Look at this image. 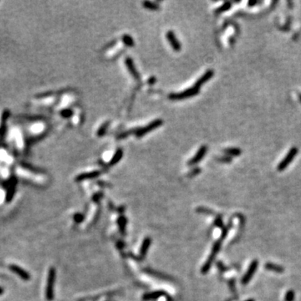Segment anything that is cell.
Here are the masks:
<instances>
[{"mask_svg": "<svg viewBox=\"0 0 301 301\" xmlns=\"http://www.w3.org/2000/svg\"><path fill=\"white\" fill-rule=\"evenodd\" d=\"M56 278V271L55 268L51 267L49 268L47 278V284L45 289V297L48 301H51L54 298V283Z\"/></svg>", "mask_w": 301, "mask_h": 301, "instance_id": "cell-1", "label": "cell"}, {"mask_svg": "<svg viewBox=\"0 0 301 301\" xmlns=\"http://www.w3.org/2000/svg\"><path fill=\"white\" fill-rule=\"evenodd\" d=\"M298 152V148L293 146L288 150V152L286 154V156L283 157V159L282 161L278 163V166H277V169H278V171H284L287 167L288 166V165L293 161V160L296 157L297 154Z\"/></svg>", "mask_w": 301, "mask_h": 301, "instance_id": "cell-2", "label": "cell"}, {"mask_svg": "<svg viewBox=\"0 0 301 301\" xmlns=\"http://www.w3.org/2000/svg\"><path fill=\"white\" fill-rule=\"evenodd\" d=\"M221 245H222V240L219 239L217 240V242H215L213 244V247H212V252H211V254H210L209 258H207V260L206 261V263L203 264L202 268V273H206L209 271L211 266H212V262L214 261L216 256H217V253H218V251L220 250V247H221Z\"/></svg>", "mask_w": 301, "mask_h": 301, "instance_id": "cell-3", "label": "cell"}, {"mask_svg": "<svg viewBox=\"0 0 301 301\" xmlns=\"http://www.w3.org/2000/svg\"><path fill=\"white\" fill-rule=\"evenodd\" d=\"M162 120H156L151 121V122L149 124V125H145V127L140 128V129H137V130H135V135L137 137H141L143 135H145V134H147L148 132H150L151 130H155L157 127H159L160 125H162Z\"/></svg>", "mask_w": 301, "mask_h": 301, "instance_id": "cell-4", "label": "cell"}, {"mask_svg": "<svg viewBox=\"0 0 301 301\" xmlns=\"http://www.w3.org/2000/svg\"><path fill=\"white\" fill-rule=\"evenodd\" d=\"M199 89H196V87H191L189 89L181 92V93H176V94H171L169 95V98L171 99H183L189 97L194 96L198 94Z\"/></svg>", "mask_w": 301, "mask_h": 301, "instance_id": "cell-5", "label": "cell"}, {"mask_svg": "<svg viewBox=\"0 0 301 301\" xmlns=\"http://www.w3.org/2000/svg\"><path fill=\"white\" fill-rule=\"evenodd\" d=\"M258 262L257 259H254V260L252 261V263H250L249 267L247 268V272L245 273V274L242 277V280H241V283L242 284H247V283H249V281L251 280V278H253V274L255 273L257 268H258Z\"/></svg>", "mask_w": 301, "mask_h": 301, "instance_id": "cell-6", "label": "cell"}, {"mask_svg": "<svg viewBox=\"0 0 301 301\" xmlns=\"http://www.w3.org/2000/svg\"><path fill=\"white\" fill-rule=\"evenodd\" d=\"M166 38L168 40L169 43L171 44V48H173L175 51H179L181 50V43H179L178 39L176 38V34L172 31H168L166 33Z\"/></svg>", "mask_w": 301, "mask_h": 301, "instance_id": "cell-7", "label": "cell"}, {"mask_svg": "<svg viewBox=\"0 0 301 301\" xmlns=\"http://www.w3.org/2000/svg\"><path fill=\"white\" fill-rule=\"evenodd\" d=\"M9 269L13 273H15L18 276H19L23 280L28 281L30 279V274L27 271L20 268L19 266L15 265V264H11V265H9Z\"/></svg>", "mask_w": 301, "mask_h": 301, "instance_id": "cell-8", "label": "cell"}, {"mask_svg": "<svg viewBox=\"0 0 301 301\" xmlns=\"http://www.w3.org/2000/svg\"><path fill=\"white\" fill-rule=\"evenodd\" d=\"M207 148L206 145H202L201 147L199 148V150L196 151V155L192 157V158L190 160V161L188 162L189 165H194V164L198 163L199 161H201L203 157H204L205 154L207 152Z\"/></svg>", "mask_w": 301, "mask_h": 301, "instance_id": "cell-9", "label": "cell"}, {"mask_svg": "<svg viewBox=\"0 0 301 301\" xmlns=\"http://www.w3.org/2000/svg\"><path fill=\"white\" fill-rule=\"evenodd\" d=\"M213 74H214V73H213L212 69H209V70L206 71L202 77H200V78L196 80V82L195 83L193 86L196 87V89H200L202 85H203L206 82L208 81V80L213 76Z\"/></svg>", "mask_w": 301, "mask_h": 301, "instance_id": "cell-10", "label": "cell"}, {"mask_svg": "<svg viewBox=\"0 0 301 301\" xmlns=\"http://www.w3.org/2000/svg\"><path fill=\"white\" fill-rule=\"evenodd\" d=\"M125 64H126V67H127V69H128V70H129V72H130V74L132 75L135 79H139V74H138V71H137V69H135V64H134V63H133V60L130 58H126L125 59Z\"/></svg>", "mask_w": 301, "mask_h": 301, "instance_id": "cell-11", "label": "cell"}, {"mask_svg": "<svg viewBox=\"0 0 301 301\" xmlns=\"http://www.w3.org/2000/svg\"><path fill=\"white\" fill-rule=\"evenodd\" d=\"M150 242H151V239L150 237H145L144 241L142 242V244H141V247H140V257L141 258H145V256L146 255V253L148 252L149 250V247H150Z\"/></svg>", "mask_w": 301, "mask_h": 301, "instance_id": "cell-12", "label": "cell"}, {"mask_svg": "<svg viewBox=\"0 0 301 301\" xmlns=\"http://www.w3.org/2000/svg\"><path fill=\"white\" fill-rule=\"evenodd\" d=\"M100 174V171H90V172H87V173H83L80 174L79 176L76 177V181H84V180H86V179H92L96 177Z\"/></svg>", "mask_w": 301, "mask_h": 301, "instance_id": "cell-13", "label": "cell"}, {"mask_svg": "<svg viewBox=\"0 0 301 301\" xmlns=\"http://www.w3.org/2000/svg\"><path fill=\"white\" fill-rule=\"evenodd\" d=\"M264 267H265L267 270L273 271V272H275V273H283V271H284V268H283V267H282V266L280 265H278V264H275V263H265Z\"/></svg>", "mask_w": 301, "mask_h": 301, "instance_id": "cell-14", "label": "cell"}, {"mask_svg": "<svg viewBox=\"0 0 301 301\" xmlns=\"http://www.w3.org/2000/svg\"><path fill=\"white\" fill-rule=\"evenodd\" d=\"M166 293L163 291H156V292H152V293H146L143 296V299L144 300H150V299H156V298H159L162 295H165Z\"/></svg>", "mask_w": 301, "mask_h": 301, "instance_id": "cell-15", "label": "cell"}, {"mask_svg": "<svg viewBox=\"0 0 301 301\" xmlns=\"http://www.w3.org/2000/svg\"><path fill=\"white\" fill-rule=\"evenodd\" d=\"M224 153L226 154V156H239V155H241V153H242V150H240L239 148H237V147H232V148H227V149H225L224 150Z\"/></svg>", "mask_w": 301, "mask_h": 301, "instance_id": "cell-16", "label": "cell"}, {"mask_svg": "<svg viewBox=\"0 0 301 301\" xmlns=\"http://www.w3.org/2000/svg\"><path fill=\"white\" fill-rule=\"evenodd\" d=\"M122 156H123V150H121V149H118V150L115 151V153L114 154V156H113V157L111 158V160H110V166L115 165L116 163H118V162L120 161V159L122 158Z\"/></svg>", "mask_w": 301, "mask_h": 301, "instance_id": "cell-17", "label": "cell"}, {"mask_svg": "<svg viewBox=\"0 0 301 301\" xmlns=\"http://www.w3.org/2000/svg\"><path fill=\"white\" fill-rule=\"evenodd\" d=\"M143 6L144 8H147L149 10H158L159 9V6L156 4V3L154 2H150V1H145L143 3Z\"/></svg>", "mask_w": 301, "mask_h": 301, "instance_id": "cell-18", "label": "cell"}, {"mask_svg": "<svg viewBox=\"0 0 301 301\" xmlns=\"http://www.w3.org/2000/svg\"><path fill=\"white\" fill-rule=\"evenodd\" d=\"M122 40H123V42H124V43H125V45L129 46V47H132V46L135 44V43H134V40H133V38H131L130 35H128V34H125V35H123Z\"/></svg>", "mask_w": 301, "mask_h": 301, "instance_id": "cell-19", "label": "cell"}, {"mask_svg": "<svg viewBox=\"0 0 301 301\" xmlns=\"http://www.w3.org/2000/svg\"><path fill=\"white\" fill-rule=\"evenodd\" d=\"M231 6H232V3H231V2H225L222 6H220L219 8H217L216 12H217V13H222V12L227 11L228 9H230Z\"/></svg>", "mask_w": 301, "mask_h": 301, "instance_id": "cell-20", "label": "cell"}, {"mask_svg": "<svg viewBox=\"0 0 301 301\" xmlns=\"http://www.w3.org/2000/svg\"><path fill=\"white\" fill-rule=\"evenodd\" d=\"M109 124H110L109 122H105L102 125H101V126H100V128H99V130H98V131H97V135H98V136H103V135H105V132H106V130H107Z\"/></svg>", "mask_w": 301, "mask_h": 301, "instance_id": "cell-21", "label": "cell"}, {"mask_svg": "<svg viewBox=\"0 0 301 301\" xmlns=\"http://www.w3.org/2000/svg\"><path fill=\"white\" fill-rule=\"evenodd\" d=\"M118 224H119V227H120V230L124 233V232H125V225H126V219H125V217H123V216L119 217V218H118Z\"/></svg>", "mask_w": 301, "mask_h": 301, "instance_id": "cell-22", "label": "cell"}, {"mask_svg": "<svg viewBox=\"0 0 301 301\" xmlns=\"http://www.w3.org/2000/svg\"><path fill=\"white\" fill-rule=\"evenodd\" d=\"M295 298V293L293 290H288L285 294L284 301H293Z\"/></svg>", "mask_w": 301, "mask_h": 301, "instance_id": "cell-23", "label": "cell"}, {"mask_svg": "<svg viewBox=\"0 0 301 301\" xmlns=\"http://www.w3.org/2000/svg\"><path fill=\"white\" fill-rule=\"evenodd\" d=\"M74 220L76 222L79 223V222H83V220H84V216H83L82 214H80V213H76V214L74 216Z\"/></svg>", "mask_w": 301, "mask_h": 301, "instance_id": "cell-24", "label": "cell"}, {"mask_svg": "<svg viewBox=\"0 0 301 301\" xmlns=\"http://www.w3.org/2000/svg\"><path fill=\"white\" fill-rule=\"evenodd\" d=\"M215 225L216 226H217L218 227H222V217H220V216H218V217L216 218V220H215Z\"/></svg>", "mask_w": 301, "mask_h": 301, "instance_id": "cell-25", "label": "cell"}, {"mask_svg": "<svg viewBox=\"0 0 301 301\" xmlns=\"http://www.w3.org/2000/svg\"><path fill=\"white\" fill-rule=\"evenodd\" d=\"M219 160H220V161H222V162L229 163V162H231V161H232V158H231L230 156H222V157L219 158Z\"/></svg>", "mask_w": 301, "mask_h": 301, "instance_id": "cell-26", "label": "cell"}, {"mask_svg": "<svg viewBox=\"0 0 301 301\" xmlns=\"http://www.w3.org/2000/svg\"><path fill=\"white\" fill-rule=\"evenodd\" d=\"M101 196H102V193H101V192H100V193L95 194V195L93 196V200H94V201H98V199L100 198Z\"/></svg>", "mask_w": 301, "mask_h": 301, "instance_id": "cell-27", "label": "cell"}, {"mask_svg": "<svg viewBox=\"0 0 301 301\" xmlns=\"http://www.w3.org/2000/svg\"><path fill=\"white\" fill-rule=\"evenodd\" d=\"M257 3H258L257 1H250V2H248V5L249 6L255 5V4H257Z\"/></svg>", "mask_w": 301, "mask_h": 301, "instance_id": "cell-28", "label": "cell"}, {"mask_svg": "<svg viewBox=\"0 0 301 301\" xmlns=\"http://www.w3.org/2000/svg\"><path fill=\"white\" fill-rule=\"evenodd\" d=\"M3 292H4V290H3V288H1L0 287V295H2L3 293Z\"/></svg>", "mask_w": 301, "mask_h": 301, "instance_id": "cell-29", "label": "cell"}, {"mask_svg": "<svg viewBox=\"0 0 301 301\" xmlns=\"http://www.w3.org/2000/svg\"><path fill=\"white\" fill-rule=\"evenodd\" d=\"M298 99H299V100H300V102H301V93H298Z\"/></svg>", "mask_w": 301, "mask_h": 301, "instance_id": "cell-30", "label": "cell"}, {"mask_svg": "<svg viewBox=\"0 0 301 301\" xmlns=\"http://www.w3.org/2000/svg\"><path fill=\"white\" fill-rule=\"evenodd\" d=\"M246 301H255V300H253V299H248V300H246Z\"/></svg>", "mask_w": 301, "mask_h": 301, "instance_id": "cell-31", "label": "cell"}]
</instances>
